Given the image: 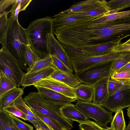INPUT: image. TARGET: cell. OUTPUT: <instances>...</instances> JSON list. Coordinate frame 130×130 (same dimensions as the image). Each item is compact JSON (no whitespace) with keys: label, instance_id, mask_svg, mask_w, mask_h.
<instances>
[{"label":"cell","instance_id":"24","mask_svg":"<svg viewBox=\"0 0 130 130\" xmlns=\"http://www.w3.org/2000/svg\"><path fill=\"white\" fill-rule=\"evenodd\" d=\"M0 130H16L9 114L0 110Z\"/></svg>","mask_w":130,"mask_h":130},{"label":"cell","instance_id":"6","mask_svg":"<svg viewBox=\"0 0 130 130\" xmlns=\"http://www.w3.org/2000/svg\"><path fill=\"white\" fill-rule=\"evenodd\" d=\"M0 66L1 70L6 76L20 87L25 73L16 60L2 48L0 50Z\"/></svg>","mask_w":130,"mask_h":130},{"label":"cell","instance_id":"35","mask_svg":"<svg viewBox=\"0 0 130 130\" xmlns=\"http://www.w3.org/2000/svg\"><path fill=\"white\" fill-rule=\"evenodd\" d=\"M9 11H4L0 15V41L2 40L7 27L8 18V15Z\"/></svg>","mask_w":130,"mask_h":130},{"label":"cell","instance_id":"3","mask_svg":"<svg viewBox=\"0 0 130 130\" xmlns=\"http://www.w3.org/2000/svg\"><path fill=\"white\" fill-rule=\"evenodd\" d=\"M61 44L70 59L75 74L101 63L123 59L125 57L123 53L111 52L100 56H89L84 54L81 49Z\"/></svg>","mask_w":130,"mask_h":130},{"label":"cell","instance_id":"27","mask_svg":"<svg viewBox=\"0 0 130 130\" xmlns=\"http://www.w3.org/2000/svg\"><path fill=\"white\" fill-rule=\"evenodd\" d=\"M25 57L27 68V72L31 69L35 63L41 59L30 48V46L25 49Z\"/></svg>","mask_w":130,"mask_h":130},{"label":"cell","instance_id":"47","mask_svg":"<svg viewBox=\"0 0 130 130\" xmlns=\"http://www.w3.org/2000/svg\"><path fill=\"white\" fill-rule=\"evenodd\" d=\"M105 130H114L111 128L110 127H108L107 128H105Z\"/></svg>","mask_w":130,"mask_h":130},{"label":"cell","instance_id":"34","mask_svg":"<svg viewBox=\"0 0 130 130\" xmlns=\"http://www.w3.org/2000/svg\"><path fill=\"white\" fill-rule=\"evenodd\" d=\"M79 123V128L81 130H105V129L96 122L88 119Z\"/></svg>","mask_w":130,"mask_h":130},{"label":"cell","instance_id":"30","mask_svg":"<svg viewBox=\"0 0 130 130\" xmlns=\"http://www.w3.org/2000/svg\"><path fill=\"white\" fill-rule=\"evenodd\" d=\"M22 96H20L15 100L14 102V105L18 109L26 115H29L38 118L34 115L31 109L24 102Z\"/></svg>","mask_w":130,"mask_h":130},{"label":"cell","instance_id":"7","mask_svg":"<svg viewBox=\"0 0 130 130\" xmlns=\"http://www.w3.org/2000/svg\"><path fill=\"white\" fill-rule=\"evenodd\" d=\"M112 62L102 63L74 74L81 83L93 85L103 79L110 77Z\"/></svg>","mask_w":130,"mask_h":130},{"label":"cell","instance_id":"10","mask_svg":"<svg viewBox=\"0 0 130 130\" xmlns=\"http://www.w3.org/2000/svg\"><path fill=\"white\" fill-rule=\"evenodd\" d=\"M47 46L50 55L57 58L74 72L69 57L61 44L55 38L52 33L47 35Z\"/></svg>","mask_w":130,"mask_h":130},{"label":"cell","instance_id":"41","mask_svg":"<svg viewBox=\"0 0 130 130\" xmlns=\"http://www.w3.org/2000/svg\"><path fill=\"white\" fill-rule=\"evenodd\" d=\"M16 0H1L0 1V12H3L8 7L13 5Z\"/></svg>","mask_w":130,"mask_h":130},{"label":"cell","instance_id":"43","mask_svg":"<svg viewBox=\"0 0 130 130\" xmlns=\"http://www.w3.org/2000/svg\"><path fill=\"white\" fill-rule=\"evenodd\" d=\"M119 10H121V9H117L110 10L105 13L104 15H107L115 13L117 12Z\"/></svg>","mask_w":130,"mask_h":130},{"label":"cell","instance_id":"38","mask_svg":"<svg viewBox=\"0 0 130 130\" xmlns=\"http://www.w3.org/2000/svg\"><path fill=\"white\" fill-rule=\"evenodd\" d=\"M3 110L24 120H27L26 117V114L17 108L14 103L4 108Z\"/></svg>","mask_w":130,"mask_h":130},{"label":"cell","instance_id":"44","mask_svg":"<svg viewBox=\"0 0 130 130\" xmlns=\"http://www.w3.org/2000/svg\"><path fill=\"white\" fill-rule=\"evenodd\" d=\"M129 121L128 124L126 126L124 130H130V118H129Z\"/></svg>","mask_w":130,"mask_h":130},{"label":"cell","instance_id":"11","mask_svg":"<svg viewBox=\"0 0 130 130\" xmlns=\"http://www.w3.org/2000/svg\"><path fill=\"white\" fill-rule=\"evenodd\" d=\"M34 86L35 87H39L47 88L68 97L76 98L74 88L50 77L41 79Z\"/></svg>","mask_w":130,"mask_h":130},{"label":"cell","instance_id":"8","mask_svg":"<svg viewBox=\"0 0 130 130\" xmlns=\"http://www.w3.org/2000/svg\"><path fill=\"white\" fill-rule=\"evenodd\" d=\"M101 105L112 112L130 107V85H125L115 93L109 95Z\"/></svg>","mask_w":130,"mask_h":130},{"label":"cell","instance_id":"4","mask_svg":"<svg viewBox=\"0 0 130 130\" xmlns=\"http://www.w3.org/2000/svg\"><path fill=\"white\" fill-rule=\"evenodd\" d=\"M23 100L31 109L51 118L63 128L69 130L73 128L72 121L62 116L60 109L62 107L43 99L38 92H31L24 97Z\"/></svg>","mask_w":130,"mask_h":130},{"label":"cell","instance_id":"1","mask_svg":"<svg viewBox=\"0 0 130 130\" xmlns=\"http://www.w3.org/2000/svg\"><path fill=\"white\" fill-rule=\"evenodd\" d=\"M0 43L2 48L16 60L22 69L26 71L28 68L25 50L30 44L26 29L20 24L18 19H14L11 14L8 19L5 34Z\"/></svg>","mask_w":130,"mask_h":130},{"label":"cell","instance_id":"29","mask_svg":"<svg viewBox=\"0 0 130 130\" xmlns=\"http://www.w3.org/2000/svg\"><path fill=\"white\" fill-rule=\"evenodd\" d=\"M51 56L49 55L37 61L32 68L27 72H32L52 66Z\"/></svg>","mask_w":130,"mask_h":130},{"label":"cell","instance_id":"25","mask_svg":"<svg viewBox=\"0 0 130 130\" xmlns=\"http://www.w3.org/2000/svg\"><path fill=\"white\" fill-rule=\"evenodd\" d=\"M31 0H16L9 11L14 19H18L20 12L25 10Z\"/></svg>","mask_w":130,"mask_h":130},{"label":"cell","instance_id":"36","mask_svg":"<svg viewBox=\"0 0 130 130\" xmlns=\"http://www.w3.org/2000/svg\"><path fill=\"white\" fill-rule=\"evenodd\" d=\"M52 66L56 69L62 72L69 74H73L74 72L69 69L62 62L55 57L51 56Z\"/></svg>","mask_w":130,"mask_h":130},{"label":"cell","instance_id":"16","mask_svg":"<svg viewBox=\"0 0 130 130\" xmlns=\"http://www.w3.org/2000/svg\"><path fill=\"white\" fill-rule=\"evenodd\" d=\"M108 78L103 79L93 85V103L101 105L108 98L109 95L107 88Z\"/></svg>","mask_w":130,"mask_h":130},{"label":"cell","instance_id":"2","mask_svg":"<svg viewBox=\"0 0 130 130\" xmlns=\"http://www.w3.org/2000/svg\"><path fill=\"white\" fill-rule=\"evenodd\" d=\"M52 19L49 16L37 19L26 29L30 48L41 59L50 55L47 46V36L52 33Z\"/></svg>","mask_w":130,"mask_h":130},{"label":"cell","instance_id":"22","mask_svg":"<svg viewBox=\"0 0 130 130\" xmlns=\"http://www.w3.org/2000/svg\"><path fill=\"white\" fill-rule=\"evenodd\" d=\"M130 17V10L104 15L95 18L89 22L92 24H101L115 21Z\"/></svg>","mask_w":130,"mask_h":130},{"label":"cell","instance_id":"46","mask_svg":"<svg viewBox=\"0 0 130 130\" xmlns=\"http://www.w3.org/2000/svg\"><path fill=\"white\" fill-rule=\"evenodd\" d=\"M124 44H130V39L126 42L123 43Z\"/></svg>","mask_w":130,"mask_h":130},{"label":"cell","instance_id":"20","mask_svg":"<svg viewBox=\"0 0 130 130\" xmlns=\"http://www.w3.org/2000/svg\"><path fill=\"white\" fill-rule=\"evenodd\" d=\"M107 3L101 6L82 11L64 13L70 15L86 16L97 18L103 15L110 10L107 6Z\"/></svg>","mask_w":130,"mask_h":130},{"label":"cell","instance_id":"28","mask_svg":"<svg viewBox=\"0 0 130 130\" xmlns=\"http://www.w3.org/2000/svg\"><path fill=\"white\" fill-rule=\"evenodd\" d=\"M31 110L36 117L42 120L47 126L48 125L50 126L54 130H62L63 128L59 124L51 118L36 110Z\"/></svg>","mask_w":130,"mask_h":130},{"label":"cell","instance_id":"9","mask_svg":"<svg viewBox=\"0 0 130 130\" xmlns=\"http://www.w3.org/2000/svg\"><path fill=\"white\" fill-rule=\"evenodd\" d=\"M52 20V34L64 27L78 23L89 22L95 17L84 16L72 15L60 12L53 16Z\"/></svg>","mask_w":130,"mask_h":130},{"label":"cell","instance_id":"17","mask_svg":"<svg viewBox=\"0 0 130 130\" xmlns=\"http://www.w3.org/2000/svg\"><path fill=\"white\" fill-rule=\"evenodd\" d=\"M49 77L62 82L74 88L81 83L73 74L66 73L56 69Z\"/></svg>","mask_w":130,"mask_h":130},{"label":"cell","instance_id":"19","mask_svg":"<svg viewBox=\"0 0 130 130\" xmlns=\"http://www.w3.org/2000/svg\"><path fill=\"white\" fill-rule=\"evenodd\" d=\"M77 100L85 102L92 101L94 91L93 86L83 83L74 88Z\"/></svg>","mask_w":130,"mask_h":130},{"label":"cell","instance_id":"12","mask_svg":"<svg viewBox=\"0 0 130 130\" xmlns=\"http://www.w3.org/2000/svg\"><path fill=\"white\" fill-rule=\"evenodd\" d=\"M35 87L43 99L62 106L77 100L76 98L68 97L49 89L39 87Z\"/></svg>","mask_w":130,"mask_h":130},{"label":"cell","instance_id":"18","mask_svg":"<svg viewBox=\"0 0 130 130\" xmlns=\"http://www.w3.org/2000/svg\"><path fill=\"white\" fill-rule=\"evenodd\" d=\"M24 88L17 87L0 96V110L14 104L15 100L24 94Z\"/></svg>","mask_w":130,"mask_h":130},{"label":"cell","instance_id":"21","mask_svg":"<svg viewBox=\"0 0 130 130\" xmlns=\"http://www.w3.org/2000/svg\"><path fill=\"white\" fill-rule=\"evenodd\" d=\"M107 2L105 0H88L76 3L72 5L68 9L61 11L64 13L83 11L88 9L101 6Z\"/></svg>","mask_w":130,"mask_h":130},{"label":"cell","instance_id":"33","mask_svg":"<svg viewBox=\"0 0 130 130\" xmlns=\"http://www.w3.org/2000/svg\"><path fill=\"white\" fill-rule=\"evenodd\" d=\"M16 130H33V127L20 120L17 117L9 113Z\"/></svg>","mask_w":130,"mask_h":130},{"label":"cell","instance_id":"14","mask_svg":"<svg viewBox=\"0 0 130 130\" xmlns=\"http://www.w3.org/2000/svg\"><path fill=\"white\" fill-rule=\"evenodd\" d=\"M121 40H115L102 43L95 45L85 46L81 50L87 55L100 56L111 53L113 48L119 44Z\"/></svg>","mask_w":130,"mask_h":130},{"label":"cell","instance_id":"32","mask_svg":"<svg viewBox=\"0 0 130 130\" xmlns=\"http://www.w3.org/2000/svg\"><path fill=\"white\" fill-rule=\"evenodd\" d=\"M112 80L122 84L130 85V73L125 72H116L110 77Z\"/></svg>","mask_w":130,"mask_h":130},{"label":"cell","instance_id":"45","mask_svg":"<svg viewBox=\"0 0 130 130\" xmlns=\"http://www.w3.org/2000/svg\"><path fill=\"white\" fill-rule=\"evenodd\" d=\"M127 110V113L128 116L130 118V107L126 109Z\"/></svg>","mask_w":130,"mask_h":130},{"label":"cell","instance_id":"15","mask_svg":"<svg viewBox=\"0 0 130 130\" xmlns=\"http://www.w3.org/2000/svg\"><path fill=\"white\" fill-rule=\"evenodd\" d=\"M60 111L63 117L70 121H75L79 123L88 119L75 105L71 103L63 106L60 108Z\"/></svg>","mask_w":130,"mask_h":130},{"label":"cell","instance_id":"49","mask_svg":"<svg viewBox=\"0 0 130 130\" xmlns=\"http://www.w3.org/2000/svg\"><path fill=\"white\" fill-rule=\"evenodd\" d=\"M39 130V129H38ZM39 130H43V129H39Z\"/></svg>","mask_w":130,"mask_h":130},{"label":"cell","instance_id":"26","mask_svg":"<svg viewBox=\"0 0 130 130\" xmlns=\"http://www.w3.org/2000/svg\"><path fill=\"white\" fill-rule=\"evenodd\" d=\"M0 96L17 87L13 82L8 78L0 70Z\"/></svg>","mask_w":130,"mask_h":130},{"label":"cell","instance_id":"37","mask_svg":"<svg viewBox=\"0 0 130 130\" xmlns=\"http://www.w3.org/2000/svg\"><path fill=\"white\" fill-rule=\"evenodd\" d=\"M110 77L108 78L107 82V88L109 95L115 93L126 85L112 80Z\"/></svg>","mask_w":130,"mask_h":130},{"label":"cell","instance_id":"13","mask_svg":"<svg viewBox=\"0 0 130 130\" xmlns=\"http://www.w3.org/2000/svg\"><path fill=\"white\" fill-rule=\"evenodd\" d=\"M56 69L52 66L32 72L25 73L21 86L24 88L34 85L41 79L49 77Z\"/></svg>","mask_w":130,"mask_h":130},{"label":"cell","instance_id":"50","mask_svg":"<svg viewBox=\"0 0 130 130\" xmlns=\"http://www.w3.org/2000/svg\"><path fill=\"white\" fill-rule=\"evenodd\" d=\"M35 130H39L38 129H36Z\"/></svg>","mask_w":130,"mask_h":130},{"label":"cell","instance_id":"42","mask_svg":"<svg viewBox=\"0 0 130 130\" xmlns=\"http://www.w3.org/2000/svg\"><path fill=\"white\" fill-rule=\"evenodd\" d=\"M125 72L130 73V61L129 62L119 70L116 72Z\"/></svg>","mask_w":130,"mask_h":130},{"label":"cell","instance_id":"48","mask_svg":"<svg viewBox=\"0 0 130 130\" xmlns=\"http://www.w3.org/2000/svg\"><path fill=\"white\" fill-rule=\"evenodd\" d=\"M62 130H67L64 128H63Z\"/></svg>","mask_w":130,"mask_h":130},{"label":"cell","instance_id":"40","mask_svg":"<svg viewBox=\"0 0 130 130\" xmlns=\"http://www.w3.org/2000/svg\"><path fill=\"white\" fill-rule=\"evenodd\" d=\"M112 53L130 52V44H119L112 49Z\"/></svg>","mask_w":130,"mask_h":130},{"label":"cell","instance_id":"23","mask_svg":"<svg viewBox=\"0 0 130 130\" xmlns=\"http://www.w3.org/2000/svg\"><path fill=\"white\" fill-rule=\"evenodd\" d=\"M110 128L114 130H124L126 125L123 111L121 109L115 112L111 123Z\"/></svg>","mask_w":130,"mask_h":130},{"label":"cell","instance_id":"39","mask_svg":"<svg viewBox=\"0 0 130 130\" xmlns=\"http://www.w3.org/2000/svg\"><path fill=\"white\" fill-rule=\"evenodd\" d=\"M130 61L125 59H118L113 61L111 67V75Z\"/></svg>","mask_w":130,"mask_h":130},{"label":"cell","instance_id":"5","mask_svg":"<svg viewBox=\"0 0 130 130\" xmlns=\"http://www.w3.org/2000/svg\"><path fill=\"white\" fill-rule=\"evenodd\" d=\"M75 105L87 119H94L102 127L108 128V123L112 120V112L107 111L101 105L92 102H85L78 100Z\"/></svg>","mask_w":130,"mask_h":130},{"label":"cell","instance_id":"31","mask_svg":"<svg viewBox=\"0 0 130 130\" xmlns=\"http://www.w3.org/2000/svg\"><path fill=\"white\" fill-rule=\"evenodd\" d=\"M110 10L120 9L121 10L130 7V0H111L107 2Z\"/></svg>","mask_w":130,"mask_h":130}]
</instances>
